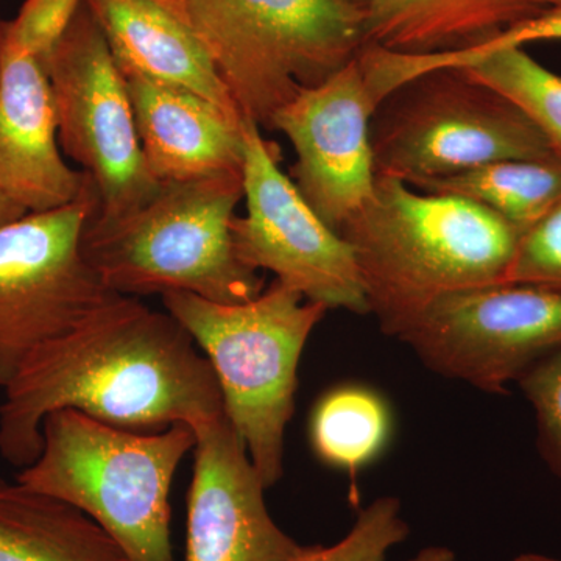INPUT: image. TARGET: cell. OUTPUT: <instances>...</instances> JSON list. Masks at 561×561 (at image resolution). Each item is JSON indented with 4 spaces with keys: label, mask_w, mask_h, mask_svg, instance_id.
I'll return each mask as SVG.
<instances>
[{
    "label": "cell",
    "mask_w": 561,
    "mask_h": 561,
    "mask_svg": "<svg viewBox=\"0 0 561 561\" xmlns=\"http://www.w3.org/2000/svg\"><path fill=\"white\" fill-rule=\"evenodd\" d=\"M61 409L130 431L194 430L227 415L216 373L190 332L124 295L22 362L3 389L0 456L21 470L32 465L44 420Z\"/></svg>",
    "instance_id": "cell-1"
},
{
    "label": "cell",
    "mask_w": 561,
    "mask_h": 561,
    "mask_svg": "<svg viewBox=\"0 0 561 561\" xmlns=\"http://www.w3.org/2000/svg\"><path fill=\"white\" fill-rule=\"evenodd\" d=\"M370 313L398 334L451 291L504 283L522 232L493 210L378 176L375 197L343 228Z\"/></svg>",
    "instance_id": "cell-2"
},
{
    "label": "cell",
    "mask_w": 561,
    "mask_h": 561,
    "mask_svg": "<svg viewBox=\"0 0 561 561\" xmlns=\"http://www.w3.org/2000/svg\"><path fill=\"white\" fill-rule=\"evenodd\" d=\"M39 456L16 481L79 508L116 540L130 561H175L173 479L195 434L173 424L136 434L61 409L44 420Z\"/></svg>",
    "instance_id": "cell-3"
},
{
    "label": "cell",
    "mask_w": 561,
    "mask_h": 561,
    "mask_svg": "<svg viewBox=\"0 0 561 561\" xmlns=\"http://www.w3.org/2000/svg\"><path fill=\"white\" fill-rule=\"evenodd\" d=\"M161 298L209 360L227 419L245 443L265 489H272L284 474L301 354L330 309L278 279L253 300L236 305L187 291Z\"/></svg>",
    "instance_id": "cell-4"
},
{
    "label": "cell",
    "mask_w": 561,
    "mask_h": 561,
    "mask_svg": "<svg viewBox=\"0 0 561 561\" xmlns=\"http://www.w3.org/2000/svg\"><path fill=\"white\" fill-rule=\"evenodd\" d=\"M242 175L161 183L142 208L110 224L90 220L84 257L124 297L187 291L236 305L265 289L260 272L236 254L232 221Z\"/></svg>",
    "instance_id": "cell-5"
},
{
    "label": "cell",
    "mask_w": 561,
    "mask_h": 561,
    "mask_svg": "<svg viewBox=\"0 0 561 561\" xmlns=\"http://www.w3.org/2000/svg\"><path fill=\"white\" fill-rule=\"evenodd\" d=\"M161 2L194 32L242 116L261 128L368 46L353 0Z\"/></svg>",
    "instance_id": "cell-6"
},
{
    "label": "cell",
    "mask_w": 561,
    "mask_h": 561,
    "mask_svg": "<svg viewBox=\"0 0 561 561\" xmlns=\"http://www.w3.org/2000/svg\"><path fill=\"white\" fill-rule=\"evenodd\" d=\"M370 139L376 175L411 186L496 161L561 157L516 103L454 66L387 92L373 113Z\"/></svg>",
    "instance_id": "cell-7"
},
{
    "label": "cell",
    "mask_w": 561,
    "mask_h": 561,
    "mask_svg": "<svg viewBox=\"0 0 561 561\" xmlns=\"http://www.w3.org/2000/svg\"><path fill=\"white\" fill-rule=\"evenodd\" d=\"M98 209V190L88 175L77 201L0 228V389L33 350L117 297L81 250Z\"/></svg>",
    "instance_id": "cell-8"
},
{
    "label": "cell",
    "mask_w": 561,
    "mask_h": 561,
    "mask_svg": "<svg viewBox=\"0 0 561 561\" xmlns=\"http://www.w3.org/2000/svg\"><path fill=\"white\" fill-rule=\"evenodd\" d=\"M44 70L61 150L98 190L92 220L110 224L142 208L161 183L147 169L127 83L87 0Z\"/></svg>",
    "instance_id": "cell-9"
},
{
    "label": "cell",
    "mask_w": 561,
    "mask_h": 561,
    "mask_svg": "<svg viewBox=\"0 0 561 561\" xmlns=\"http://www.w3.org/2000/svg\"><path fill=\"white\" fill-rule=\"evenodd\" d=\"M443 378L485 393L561 348V287L496 283L443 295L397 335Z\"/></svg>",
    "instance_id": "cell-10"
},
{
    "label": "cell",
    "mask_w": 561,
    "mask_h": 561,
    "mask_svg": "<svg viewBox=\"0 0 561 561\" xmlns=\"http://www.w3.org/2000/svg\"><path fill=\"white\" fill-rule=\"evenodd\" d=\"M245 124L243 198L245 216L232 221L236 254L247 267L272 272L306 300L328 309L370 313L353 247L302 198L279 169V147Z\"/></svg>",
    "instance_id": "cell-11"
},
{
    "label": "cell",
    "mask_w": 561,
    "mask_h": 561,
    "mask_svg": "<svg viewBox=\"0 0 561 561\" xmlns=\"http://www.w3.org/2000/svg\"><path fill=\"white\" fill-rule=\"evenodd\" d=\"M376 106L357 55L323 83L298 92L268 124L294 147L290 180L339 234L375 197L370 124Z\"/></svg>",
    "instance_id": "cell-12"
},
{
    "label": "cell",
    "mask_w": 561,
    "mask_h": 561,
    "mask_svg": "<svg viewBox=\"0 0 561 561\" xmlns=\"http://www.w3.org/2000/svg\"><path fill=\"white\" fill-rule=\"evenodd\" d=\"M184 561H294L306 546L265 504V485L227 415L194 430Z\"/></svg>",
    "instance_id": "cell-13"
},
{
    "label": "cell",
    "mask_w": 561,
    "mask_h": 561,
    "mask_svg": "<svg viewBox=\"0 0 561 561\" xmlns=\"http://www.w3.org/2000/svg\"><path fill=\"white\" fill-rule=\"evenodd\" d=\"M3 31V27H2ZM46 70L0 36V190L31 213L79 198L88 175L62 160Z\"/></svg>",
    "instance_id": "cell-14"
},
{
    "label": "cell",
    "mask_w": 561,
    "mask_h": 561,
    "mask_svg": "<svg viewBox=\"0 0 561 561\" xmlns=\"http://www.w3.org/2000/svg\"><path fill=\"white\" fill-rule=\"evenodd\" d=\"M147 169L160 183L242 175L245 124L190 91L122 73Z\"/></svg>",
    "instance_id": "cell-15"
},
{
    "label": "cell",
    "mask_w": 561,
    "mask_h": 561,
    "mask_svg": "<svg viewBox=\"0 0 561 561\" xmlns=\"http://www.w3.org/2000/svg\"><path fill=\"white\" fill-rule=\"evenodd\" d=\"M87 3L122 73L190 91L220 108L241 114L201 41L161 0Z\"/></svg>",
    "instance_id": "cell-16"
},
{
    "label": "cell",
    "mask_w": 561,
    "mask_h": 561,
    "mask_svg": "<svg viewBox=\"0 0 561 561\" xmlns=\"http://www.w3.org/2000/svg\"><path fill=\"white\" fill-rule=\"evenodd\" d=\"M368 46L432 55L478 46L541 10L527 0H353Z\"/></svg>",
    "instance_id": "cell-17"
},
{
    "label": "cell",
    "mask_w": 561,
    "mask_h": 561,
    "mask_svg": "<svg viewBox=\"0 0 561 561\" xmlns=\"http://www.w3.org/2000/svg\"><path fill=\"white\" fill-rule=\"evenodd\" d=\"M0 561H130L79 508L0 478Z\"/></svg>",
    "instance_id": "cell-18"
},
{
    "label": "cell",
    "mask_w": 561,
    "mask_h": 561,
    "mask_svg": "<svg viewBox=\"0 0 561 561\" xmlns=\"http://www.w3.org/2000/svg\"><path fill=\"white\" fill-rule=\"evenodd\" d=\"M467 69L519 106L561 154V77L545 68L524 47H505L476 57L445 58L382 50L376 57V77L386 90L435 68Z\"/></svg>",
    "instance_id": "cell-19"
},
{
    "label": "cell",
    "mask_w": 561,
    "mask_h": 561,
    "mask_svg": "<svg viewBox=\"0 0 561 561\" xmlns=\"http://www.w3.org/2000/svg\"><path fill=\"white\" fill-rule=\"evenodd\" d=\"M412 187L479 203L523 234L561 201V157L491 162Z\"/></svg>",
    "instance_id": "cell-20"
},
{
    "label": "cell",
    "mask_w": 561,
    "mask_h": 561,
    "mask_svg": "<svg viewBox=\"0 0 561 561\" xmlns=\"http://www.w3.org/2000/svg\"><path fill=\"white\" fill-rule=\"evenodd\" d=\"M393 416L379 391L360 383L334 387L312 412L311 445L328 467L356 474L389 445Z\"/></svg>",
    "instance_id": "cell-21"
},
{
    "label": "cell",
    "mask_w": 561,
    "mask_h": 561,
    "mask_svg": "<svg viewBox=\"0 0 561 561\" xmlns=\"http://www.w3.org/2000/svg\"><path fill=\"white\" fill-rule=\"evenodd\" d=\"M409 531L401 501L382 496L357 512L356 522L341 541L306 546L294 561H390L391 549L404 541ZM404 561H456V556L449 548L431 546Z\"/></svg>",
    "instance_id": "cell-22"
},
{
    "label": "cell",
    "mask_w": 561,
    "mask_h": 561,
    "mask_svg": "<svg viewBox=\"0 0 561 561\" xmlns=\"http://www.w3.org/2000/svg\"><path fill=\"white\" fill-rule=\"evenodd\" d=\"M516 383L534 409L538 454L561 482V348L531 365Z\"/></svg>",
    "instance_id": "cell-23"
},
{
    "label": "cell",
    "mask_w": 561,
    "mask_h": 561,
    "mask_svg": "<svg viewBox=\"0 0 561 561\" xmlns=\"http://www.w3.org/2000/svg\"><path fill=\"white\" fill-rule=\"evenodd\" d=\"M84 0H25L13 21H3V36L46 68Z\"/></svg>",
    "instance_id": "cell-24"
},
{
    "label": "cell",
    "mask_w": 561,
    "mask_h": 561,
    "mask_svg": "<svg viewBox=\"0 0 561 561\" xmlns=\"http://www.w3.org/2000/svg\"><path fill=\"white\" fill-rule=\"evenodd\" d=\"M504 283L561 287V201L523 232Z\"/></svg>",
    "instance_id": "cell-25"
},
{
    "label": "cell",
    "mask_w": 561,
    "mask_h": 561,
    "mask_svg": "<svg viewBox=\"0 0 561 561\" xmlns=\"http://www.w3.org/2000/svg\"><path fill=\"white\" fill-rule=\"evenodd\" d=\"M561 39V9H546L540 13L529 18V20L518 22L504 32L497 33L493 38L483 41L478 46L468 47V49L446 51L443 57L467 58L476 55L486 54V51L505 49V47H526L527 44L538 43V41H560Z\"/></svg>",
    "instance_id": "cell-26"
},
{
    "label": "cell",
    "mask_w": 561,
    "mask_h": 561,
    "mask_svg": "<svg viewBox=\"0 0 561 561\" xmlns=\"http://www.w3.org/2000/svg\"><path fill=\"white\" fill-rule=\"evenodd\" d=\"M27 210L21 208L16 202L11 201L9 195L0 190V228L11 224V221L20 220L21 217L27 216Z\"/></svg>",
    "instance_id": "cell-27"
},
{
    "label": "cell",
    "mask_w": 561,
    "mask_h": 561,
    "mask_svg": "<svg viewBox=\"0 0 561 561\" xmlns=\"http://www.w3.org/2000/svg\"><path fill=\"white\" fill-rule=\"evenodd\" d=\"M512 561H561L560 559H556V557L545 556V553L537 552H526L522 553V556H516Z\"/></svg>",
    "instance_id": "cell-28"
},
{
    "label": "cell",
    "mask_w": 561,
    "mask_h": 561,
    "mask_svg": "<svg viewBox=\"0 0 561 561\" xmlns=\"http://www.w3.org/2000/svg\"><path fill=\"white\" fill-rule=\"evenodd\" d=\"M535 9H561V0H527Z\"/></svg>",
    "instance_id": "cell-29"
},
{
    "label": "cell",
    "mask_w": 561,
    "mask_h": 561,
    "mask_svg": "<svg viewBox=\"0 0 561 561\" xmlns=\"http://www.w3.org/2000/svg\"><path fill=\"white\" fill-rule=\"evenodd\" d=\"M2 27H3V21L0 20V36H2Z\"/></svg>",
    "instance_id": "cell-30"
}]
</instances>
